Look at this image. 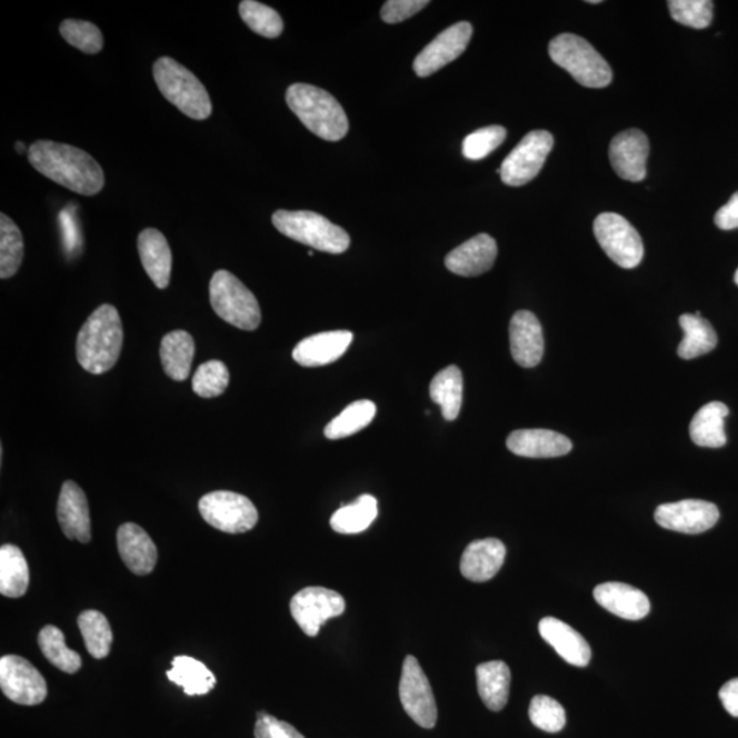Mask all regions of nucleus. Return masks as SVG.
Here are the masks:
<instances>
[{
  "label": "nucleus",
  "mask_w": 738,
  "mask_h": 738,
  "mask_svg": "<svg viewBox=\"0 0 738 738\" xmlns=\"http://www.w3.org/2000/svg\"><path fill=\"white\" fill-rule=\"evenodd\" d=\"M29 163L49 180L71 192L94 196L104 188V172L91 154L80 148L39 140L28 148Z\"/></svg>",
  "instance_id": "obj_1"
},
{
  "label": "nucleus",
  "mask_w": 738,
  "mask_h": 738,
  "mask_svg": "<svg viewBox=\"0 0 738 738\" xmlns=\"http://www.w3.org/2000/svg\"><path fill=\"white\" fill-rule=\"evenodd\" d=\"M123 345V327L116 307L103 303L77 337V360L87 372L101 375L117 365Z\"/></svg>",
  "instance_id": "obj_2"
},
{
  "label": "nucleus",
  "mask_w": 738,
  "mask_h": 738,
  "mask_svg": "<svg viewBox=\"0 0 738 738\" xmlns=\"http://www.w3.org/2000/svg\"><path fill=\"white\" fill-rule=\"evenodd\" d=\"M286 103L303 127L320 139L339 141L349 132L347 112L325 89L299 82L286 91Z\"/></svg>",
  "instance_id": "obj_3"
},
{
  "label": "nucleus",
  "mask_w": 738,
  "mask_h": 738,
  "mask_svg": "<svg viewBox=\"0 0 738 738\" xmlns=\"http://www.w3.org/2000/svg\"><path fill=\"white\" fill-rule=\"evenodd\" d=\"M153 79L163 97L182 114L205 121L212 114L210 94L192 71L169 57L153 63Z\"/></svg>",
  "instance_id": "obj_4"
},
{
  "label": "nucleus",
  "mask_w": 738,
  "mask_h": 738,
  "mask_svg": "<svg viewBox=\"0 0 738 738\" xmlns=\"http://www.w3.org/2000/svg\"><path fill=\"white\" fill-rule=\"evenodd\" d=\"M272 225L290 240L320 252L339 255L347 252L350 246L347 231L317 212L279 210L273 212Z\"/></svg>",
  "instance_id": "obj_5"
},
{
  "label": "nucleus",
  "mask_w": 738,
  "mask_h": 738,
  "mask_svg": "<svg viewBox=\"0 0 738 738\" xmlns=\"http://www.w3.org/2000/svg\"><path fill=\"white\" fill-rule=\"evenodd\" d=\"M552 62L568 71L580 86L605 88L610 86L612 71L605 58L580 36L564 33L550 41Z\"/></svg>",
  "instance_id": "obj_6"
},
{
  "label": "nucleus",
  "mask_w": 738,
  "mask_h": 738,
  "mask_svg": "<svg viewBox=\"0 0 738 738\" xmlns=\"http://www.w3.org/2000/svg\"><path fill=\"white\" fill-rule=\"evenodd\" d=\"M210 301L213 311L226 323L237 329L253 331L261 323L258 299L233 273L219 270L210 282Z\"/></svg>",
  "instance_id": "obj_7"
},
{
  "label": "nucleus",
  "mask_w": 738,
  "mask_h": 738,
  "mask_svg": "<svg viewBox=\"0 0 738 738\" xmlns=\"http://www.w3.org/2000/svg\"><path fill=\"white\" fill-rule=\"evenodd\" d=\"M594 235L605 253L622 269H636L645 256L638 230L621 216L604 212L595 219Z\"/></svg>",
  "instance_id": "obj_8"
},
{
  "label": "nucleus",
  "mask_w": 738,
  "mask_h": 738,
  "mask_svg": "<svg viewBox=\"0 0 738 738\" xmlns=\"http://www.w3.org/2000/svg\"><path fill=\"white\" fill-rule=\"evenodd\" d=\"M202 519L226 533L251 531L259 521V513L251 499L233 491H213L199 502Z\"/></svg>",
  "instance_id": "obj_9"
},
{
  "label": "nucleus",
  "mask_w": 738,
  "mask_h": 738,
  "mask_svg": "<svg viewBox=\"0 0 738 738\" xmlns=\"http://www.w3.org/2000/svg\"><path fill=\"white\" fill-rule=\"evenodd\" d=\"M554 147V137L547 130H533L503 160L498 174L509 187H522L532 181L543 168Z\"/></svg>",
  "instance_id": "obj_10"
},
{
  "label": "nucleus",
  "mask_w": 738,
  "mask_h": 738,
  "mask_svg": "<svg viewBox=\"0 0 738 738\" xmlns=\"http://www.w3.org/2000/svg\"><path fill=\"white\" fill-rule=\"evenodd\" d=\"M345 609L342 595L323 587L303 588L290 600L291 617L309 638L318 636L321 625L342 616Z\"/></svg>",
  "instance_id": "obj_11"
},
{
  "label": "nucleus",
  "mask_w": 738,
  "mask_h": 738,
  "mask_svg": "<svg viewBox=\"0 0 738 738\" xmlns=\"http://www.w3.org/2000/svg\"><path fill=\"white\" fill-rule=\"evenodd\" d=\"M400 699L403 710L425 729L436 728L438 710L430 681L419 660L408 655L403 660L400 681Z\"/></svg>",
  "instance_id": "obj_12"
},
{
  "label": "nucleus",
  "mask_w": 738,
  "mask_h": 738,
  "mask_svg": "<svg viewBox=\"0 0 738 738\" xmlns=\"http://www.w3.org/2000/svg\"><path fill=\"white\" fill-rule=\"evenodd\" d=\"M0 688L17 705L36 706L47 698V682L26 658L4 655L0 659Z\"/></svg>",
  "instance_id": "obj_13"
},
{
  "label": "nucleus",
  "mask_w": 738,
  "mask_h": 738,
  "mask_svg": "<svg viewBox=\"0 0 738 738\" xmlns=\"http://www.w3.org/2000/svg\"><path fill=\"white\" fill-rule=\"evenodd\" d=\"M655 521L670 531L696 535L711 529L719 520L716 505L700 499H684L680 502L665 503L655 510Z\"/></svg>",
  "instance_id": "obj_14"
},
{
  "label": "nucleus",
  "mask_w": 738,
  "mask_h": 738,
  "mask_svg": "<svg viewBox=\"0 0 738 738\" xmlns=\"http://www.w3.org/2000/svg\"><path fill=\"white\" fill-rule=\"evenodd\" d=\"M473 28L467 21L456 23L439 33L430 44L422 50L413 62L415 73L425 77L437 73L438 70L456 61L467 50Z\"/></svg>",
  "instance_id": "obj_15"
},
{
  "label": "nucleus",
  "mask_w": 738,
  "mask_h": 738,
  "mask_svg": "<svg viewBox=\"0 0 738 738\" xmlns=\"http://www.w3.org/2000/svg\"><path fill=\"white\" fill-rule=\"evenodd\" d=\"M648 153H650V141L639 129L625 130L610 142V163L625 181L646 180Z\"/></svg>",
  "instance_id": "obj_16"
},
{
  "label": "nucleus",
  "mask_w": 738,
  "mask_h": 738,
  "mask_svg": "<svg viewBox=\"0 0 738 738\" xmlns=\"http://www.w3.org/2000/svg\"><path fill=\"white\" fill-rule=\"evenodd\" d=\"M58 521L64 537L89 543L92 538L91 516L86 492L74 481H64L58 499Z\"/></svg>",
  "instance_id": "obj_17"
},
{
  "label": "nucleus",
  "mask_w": 738,
  "mask_h": 738,
  "mask_svg": "<svg viewBox=\"0 0 738 738\" xmlns=\"http://www.w3.org/2000/svg\"><path fill=\"white\" fill-rule=\"evenodd\" d=\"M510 350L517 365L533 368L543 359L545 338L540 321L532 312L519 311L510 320Z\"/></svg>",
  "instance_id": "obj_18"
},
{
  "label": "nucleus",
  "mask_w": 738,
  "mask_h": 738,
  "mask_svg": "<svg viewBox=\"0 0 738 738\" xmlns=\"http://www.w3.org/2000/svg\"><path fill=\"white\" fill-rule=\"evenodd\" d=\"M497 255V241L491 236L478 235L446 256L445 265L456 276L478 277L492 269Z\"/></svg>",
  "instance_id": "obj_19"
},
{
  "label": "nucleus",
  "mask_w": 738,
  "mask_h": 738,
  "mask_svg": "<svg viewBox=\"0 0 738 738\" xmlns=\"http://www.w3.org/2000/svg\"><path fill=\"white\" fill-rule=\"evenodd\" d=\"M353 335L350 331L338 330L320 332L302 339L293 350V359L302 367L329 366L347 353Z\"/></svg>",
  "instance_id": "obj_20"
},
{
  "label": "nucleus",
  "mask_w": 738,
  "mask_h": 738,
  "mask_svg": "<svg viewBox=\"0 0 738 738\" xmlns=\"http://www.w3.org/2000/svg\"><path fill=\"white\" fill-rule=\"evenodd\" d=\"M122 561L137 576H147L157 567L158 549L150 535L137 523H122L117 535Z\"/></svg>",
  "instance_id": "obj_21"
},
{
  "label": "nucleus",
  "mask_w": 738,
  "mask_h": 738,
  "mask_svg": "<svg viewBox=\"0 0 738 738\" xmlns=\"http://www.w3.org/2000/svg\"><path fill=\"white\" fill-rule=\"evenodd\" d=\"M594 598L611 615L629 621L642 620L651 609L645 592L624 582H605L598 586L594 589Z\"/></svg>",
  "instance_id": "obj_22"
},
{
  "label": "nucleus",
  "mask_w": 738,
  "mask_h": 738,
  "mask_svg": "<svg viewBox=\"0 0 738 738\" xmlns=\"http://www.w3.org/2000/svg\"><path fill=\"white\" fill-rule=\"evenodd\" d=\"M505 557L506 547L501 540L493 538L475 540L462 554L461 574L473 582L491 580L501 570Z\"/></svg>",
  "instance_id": "obj_23"
},
{
  "label": "nucleus",
  "mask_w": 738,
  "mask_h": 738,
  "mask_svg": "<svg viewBox=\"0 0 738 738\" xmlns=\"http://www.w3.org/2000/svg\"><path fill=\"white\" fill-rule=\"evenodd\" d=\"M539 634L568 664L586 668L591 660V647L568 624L546 617L539 622Z\"/></svg>",
  "instance_id": "obj_24"
},
{
  "label": "nucleus",
  "mask_w": 738,
  "mask_h": 738,
  "mask_svg": "<svg viewBox=\"0 0 738 738\" xmlns=\"http://www.w3.org/2000/svg\"><path fill=\"white\" fill-rule=\"evenodd\" d=\"M506 446L511 453L527 458H554L570 453L571 445L562 433L550 430H519L511 432Z\"/></svg>",
  "instance_id": "obj_25"
},
{
  "label": "nucleus",
  "mask_w": 738,
  "mask_h": 738,
  "mask_svg": "<svg viewBox=\"0 0 738 738\" xmlns=\"http://www.w3.org/2000/svg\"><path fill=\"white\" fill-rule=\"evenodd\" d=\"M140 260L148 277L158 289H166L170 283L172 256L166 237L157 229L142 230L139 240Z\"/></svg>",
  "instance_id": "obj_26"
},
{
  "label": "nucleus",
  "mask_w": 738,
  "mask_h": 738,
  "mask_svg": "<svg viewBox=\"0 0 738 738\" xmlns=\"http://www.w3.org/2000/svg\"><path fill=\"white\" fill-rule=\"evenodd\" d=\"M476 680L481 700L491 711H501L508 705L511 672L502 660H491L476 668Z\"/></svg>",
  "instance_id": "obj_27"
},
{
  "label": "nucleus",
  "mask_w": 738,
  "mask_h": 738,
  "mask_svg": "<svg viewBox=\"0 0 738 738\" xmlns=\"http://www.w3.org/2000/svg\"><path fill=\"white\" fill-rule=\"evenodd\" d=\"M195 356V341L187 331L169 332L160 343V360L166 375L177 382H183L190 375Z\"/></svg>",
  "instance_id": "obj_28"
},
{
  "label": "nucleus",
  "mask_w": 738,
  "mask_h": 738,
  "mask_svg": "<svg viewBox=\"0 0 738 738\" xmlns=\"http://www.w3.org/2000/svg\"><path fill=\"white\" fill-rule=\"evenodd\" d=\"M728 415L729 408L722 402L705 405L690 422V439L701 448H722L726 445L725 419Z\"/></svg>",
  "instance_id": "obj_29"
},
{
  "label": "nucleus",
  "mask_w": 738,
  "mask_h": 738,
  "mask_svg": "<svg viewBox=\"0 0 738 738\" xmlns=\"http://www.w3.org/2000/svg\"><path fill=\"white\" fill-rule=\"evenodd\" d=\"M680 326L684 338L681 343L678 345L677 353L681 359L692 360L716 349L718 343L717 332L710 321L700 317V312L682 315Z\"/></svg>",
  "instance_id": "obj_30"
},
{
  "label": "nucleus",
  "mask_w": 738,
  "mask_h": 738,
  "mask_svg": "<svg viewBox=\"0 0 738 738\" xmlns=\"http://www.w3.org/2000/svg\"><path fill=\"white\" fill-rule=\"evenodd\" d=\"M171 666V670L168 671L169 680L181 687L188 696L207 695L217 686L213 672L198 659L178 655L172 659Z\"/></svg>",
  "instance_id": "obj_31"
},
{
  "label": "nucleus",
  "mask_w": 738,
  "mask_h": 738,
  "mask_svg": "<svg viewBox=\"0 0 738 738\" xmlns=\"http://www.w3.org/2000/svg\"><path fill=\"white\" fill-rule=\"evenodd\" d=\"M463 379L461 369L450 366L431 380V400L442 409L445 420L455 421L461 412Z\"/></svg>",
  "instance_id": "obj_32"
},
{
  "label": "nucleus",
  "mask_w": 738,
  "mask_h": 738,
  "mask_svg": "<svg viewBox=\"0 0 738 738\" xmlns=\"http://www.w3.org/2000/svg\"><path fill=\"white\" fill-rule=\"evenodd\" d=\"M29 587V568L26 557L14 545L0 549V594L8 598H21Z\"/></svg>",
  "instance_id": "obj_33"
},
{
  "label": "nucleus",
  "mask_w": 738,
  "mask_h": 738,
  "mask_svg": "<svg viewBox=\"0 0 738 738\" xmlns=\"http://www.w3.org/2000/svg\"><path fill=\"white\" fill-rule=\"evenodd\" d=\"M378 517V501L372 496H361L353 503L345 505L332 515L331 528L338 533L365 532Z\"/></svg>",
  "instance_id": "obj_34"
},
{
  "label": "nucleus",
  "mask_w": 738,
  "mask_h": 738,
  "mask_svg": "<svg viewBox=\"0 0 738 738\" xmlns=\"http://www.w3.org/2000/svg\"><path fill=\"white\" fill-rule=\"evenodd\" d=\"M375 415H377V405L372 401L361 400L350 403L338 418L329 422L325 436L332 440L353 436L371 425Z\"/></svg>",
  "instance_id": "obj_35"
},
{
  "label": "nucleus",
  "mask_w": 738,
  "mask_h": 738,
  "mask_svg": "<svg viewBox=\"0 0 738 738\" xmlns=\"http://www.w3.org/2000/svg\"><path fill=\"white\" fill-rule=\"evenodd\" d=\"M77 624H79L88 652L97 659L109 657L114 636H112L110 622L106 616L97 610L82 611Z\"/></svg>",
  "instance_id": "obj_36"
},
{
  "label": "nucleus",
  "mask_w": 738,
  "mask_h": 738,
  "mask_svg": "<svg viewBox=\"0 0 738 738\" xmlns=\"http://www.w3.org/2000/svg\"><path fill=\"white\" fill-rule=\"evenodd\" d=\"M39 647L50 664L59 670L74 675L82 666L79 654L68 648L61 629L47 625L39 634Z\"/></svg>",
  "instance_id": "obj_37"
},
{
  "label": "nucleus",
  "mask_w": 738,
  "mask_h": 738,
  "mask_svg": "<svg viewBox=\"0 0 738 738\" xmlns=\"http://www.w3.org/2000/svg\"><path fill=\"white\" fill-rule=\"evenodd\" d=\"M23 238L20 228L6 213L0 216V278L9 279L20 270Z\"/></svg>",
  "instance_id": "obj_38"
},
{
  "label": "nucleus",
  "mask_w": 738,
  "mask_h": 738,
  "mask_svg": "<svg viewBox=\"0 0 738 738\" xmlns=\"http://www.w3.org/2000/svg\"><path fill=\"white\" fill-rule=\"evenodd\" d=\"M238 11L248 28L263 38L277 39L283 32L282 17L270 6L255 2V0H243Z\"/></svg>",
  "instance_id": "obj_39"
},
{
  "label": "nucleus",
  "mask_w": 738,
  "mask_h": 738,
  "mask_svg": "<svg viewBox=\"0 0 738 738\" xmlns=\"http://www.w3.org/2000/svg\"><path fill=\"white\" fill-rule=\"evenodd\" d=\"M230 373L225 362L211 360L205 362L193 375L192 389L201 398L222 396L228 389Z\"/></svg>",
  "instance_id": "obj_40"
},
{
  "label": "nucleus",
  "mask_w": 738,
  "mask_h": 738,
  "mask_svg": "<svg viewBox=\"0 0 738 738\" xmlns=\"http://www.w3.org/2000/svg\"><path fill=\"white\" fill-rule=\"evenodd\" d=\"M59 32L70 46L76 47L84 53H98L103 49L104 39L100 29L92 22L82 20H64L59 27Z\"/></svg>",
  "instance_id": "obj_41"
},
{
  "label": "nucleus",
  "mask_w": 738,
  "mask_h": 738,
  "mask_svg": "<svg viewBox=\"0 0 738 738\" xmlns=\"http://www.w3.org/2000/svg\"><path fill=\"white\" fill-rule=\"evenodd\" d=\"M529 719L540 730L547 734H558L567 724V714L557 700L549 696L538 695L529 705Z\"/></svg>",
  "instance_id": "obj_42"
},
{
  "label": "nucleus",
  "mask_w": 738,
  "mask_h": 738,
  "mask_svg": "<svg viewBox=\"0 0 738 738\" xmlns=\"http://www.w3.org/2000/svg\"><path fill=\"white\" fill-rule=\"evenodd\" d=\"M668 6L672 20L681 26L705 29L712 22L714 3L708 0H670Z\"/></svg>",
  "instance_id": "obj_43"
},
{
  "label": "nucleus",
  "mask_w": 738,
  "mask_h": 738,
  "mask_svg": "<svg viewBox=\"0 0 738 738\" xmlns=\"http://www.w3.org/2000/svg\"><path fill=\"white\" fill-rule=\"evenodd\" d=\"M506 129L493 127L481 128L466 137L462 142V154L469 160H481L496 151L506 139Z\"/></svg>",
  "instance_id": "obj_44"
},
{
  "label": "nucleus",
  "mask_w": 738,
  "mask_h": 738,
  "mask_svg": "<svg viewBox=\"0 0 738 738\" xmlns=\"http://www.w3.org/2000/svg\"><path fill=\"white\" fill-rule=\"evenodd\" d=\"M255 738H306L299 730L288 722L279 721L269 712L258 714V722L255 726Z\"/></svg>",
  "instance_id": "obj_45"
},
{
  "label": "nucleus",
  "mask_w": 738,
  "mask_h": 738,
  "mask_svg": "<svg viewBox=\"0 0 738 738\" xmlns=\"http://www.w3.org/2000/svg\"><path fill=\"white\" fill-rule=\"evenodd\" d=\"M428 4V0H389L383 4L380 17L386 23L402 22L418 14Z\"/></svg>",
  "instance_id": "obj_46"
},
{
  "label": "nucleus",
  "mask_w": 738,
  "mask_h": 738,
  "mask_svg": "<svg viewBox=\"0 0 738 738\" xmlns=\"http://www.w3.org/2000/svg\"><path fill=\"white\" fill-rule=\"evenodd\" d=\"M68 211L67 208V210L59 216V220L62 222L64 251L70 256L74 253L76 249H80L81 237L79 231L76 230L77 225L74 222V216H70V212Z\"/></svg>",
  "instance_id": "obj_47"
},
{
  "label": "nucleus",
  "mask_w": 738,
  "mask_h": 738,
  "mask_svg": "<svg viewBox=\"0 0 738 738\" xmlns=\"http://www.w3.org/2000/svg\"><path fill=\"white\" fill-rule=\"evenodd\" d=\"M716 225L721 230L738 229V192L716 213Z\"/></svg>",
  "instance_id": "obj_48"
},
{
  "label": "nucleus",
  "mask_w": 738,
  "mask_h": 738,
  "mask_svg": "<svg viewBox=\"0 0 738 738\" xmlns=\"http://www.w3.org/2000/svg\"><path fill=\"white\" fill-rule=\"evenodd\" d=\"M719 699H721L725 710L731 717L738 718V677L725 684L719 690Z\"/></svg>",
  "instance_id": "obj_49"
},
{
  "label": "nucleus",
  "mask_w": 738,
  "mask_h": 738,
  "mask_svg": "<svg viewBox=\"0 0 738 738\" xmlns=\"http://www.w3.org/2000/svg\"><path fill=\"white\" fill-rule=\"evenodd\" d=\"M16 151H17L18 153H26V152L29 151V150H27V146L23 144L22 141H18V142H16Z\"/></svg>",
  "instance_id": "obj_50"
},
{
  "label": "nucleus",
  "mask_w": 738,
  "mask_h": 738,
  "mask_svg": "<svg viewBox=\"0 0 738 738\" xmlns=\"http://www.w3.org/2000/svg\"><path fill=\"white\" fill-rule=\"evenodd\" d=\"M735 282L738 285V270L736 271Z\"/></svg>",
  "instance_id": "obj_51"
}]
</instances>
